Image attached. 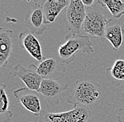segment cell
Instances as JSON below:
<instances>
[{
  "mask_svg": "<svg viewBox=\"0 0 124 122\" xmlns=\"http://www.w3.org/2000/svg\"><path fill=\"white\" fill-rule=\"evenodd\" d=\"M96 2L92 7L86 8V16L83 23L82 33L92 38H104L107 25L111 21L108 18L105 7Z\"/></svg>",
  "mask_w": 124,
  "mask_h": 122,
  "instance_id": "1",
  "label": "cell"
},
{
  "mask_svg": "<svg viewBox=\"0 0 124 122\" xmlns=\"http://www.w3.org/2000/svg\"><path fill=\"white\" fill-rule=\"evenodd\" d=\"M86 54L94 52L93 40L90 36L83 34H70L66 37V42L61 45L58 54L63 64H69L75 60L78 52Z\"/></svg>",
  "mask_w": 124,
  "mask_h": 122,
  "instance_id": "2",
  "label": "cell"
},
{
  "mask_svg": "<svg viewBox=\"0 0 124 122\" xmlns=\"http://www.w3.org/2000/svg\"><path fill=\"white\" fill-rule=\"evenodd\" d=\"M101 98L100 85L88 80H78L73 91L68 98V102L73 107H89L94 105Z\"/></svg>",
  "mask_w": 124,
  "mask_h": 122,
  "instance_id": "3",
  "label": "cell"
},
{
  "mask_svg": "<svg viewBox=\"0 0 124 122\" xmlns=\"http://www.w3.org/2000/svg\"><path fill=\"white\" fill-rule=\"evenodd\" d=\"M90 119L91 111L88 107L78 106L63 112H44L39 122H90Z\"/></svg>",
  "mask_w": 124,
  "mask_h": 122,
  "instance_id": "4",
  "label": "cell"
},
{
  "mask_svg": "<svg viewBox=\"0 0 124 122\" xmlns=\"http://www.w3.org/2000/svg\"><path fill=\"white\" fill-rule=\"evenodd\" d=\"M85 16L86 8L82 0H71L66 13V25L71 34H82Z\"/></svg>",
  "mask_w": 124,
  "mask_h": 122,
  "instance_id": "5",
  "label": "cell"
},
{
  "mask_svg": "<svg viewBox=\"0 0 124 122\" xmlns=\"http://www.w3.org/2000/svg\"><path fill=\"white\" fill-rule=\"evenodd\" d=\"M69 88L67 84L61 83L56 80L48 78L43 79L38 92L49 104L58 105L65 96Z\"/></svg>",
  "mask_w": 124,
  "mask_h": 122,
  "instance_id": "6",
  "label": "cell"
},
{
  "mask_svg": "<svg viewBox=\"0 0 124 122\" xmlns=\"http://www.w3.org/2000/svg\"><path fill=\"white\" fill-rule=\"evenodd\" d=\"M45 1H35L32 7L27 12L25 25L34 35H42L46 29L45 16L43 10Z\"/></svg>",
  "mask_w": 124,
  "mask_h": 122,
  "instance_id": "7",
  "label": "cell"
},
{
  "mask_svg": "<svg viewBox=\"0 0 124 122\" xmlns=\"http://www.w3.org/2000/svg\"><path fill=\"white\" fill-rule=\"evenodd\" d=\"M12 74L19 78L26 85V88L34 91H38L43 81L42 77L38 73V67L32 64L28 67L23 66L21 64L17 65Z\"/></svg>",
  "mask_w": 124,
  "mask_h": 122,
  "instance_id": "8",
  "label": "cell"
},
{
  "mask_svg": "<svg viewBox=\"0 0 124 122\" xmlns=\"http://www.w3.org/2000/svg\"><path fill=\"white\" fill-rule=\"evenodd\" d=\"M14 95L31 113L37 116L42 114V105L38 92L23 87L15 90L14 91Z\"/></svg>",
  "mask_w": 124,
  "mask_h": 122,
  "instance_id": "9",
  "label": "cell"
},
{
  "mask_svg": "<svg viewBox=\"0 0 124 122\" xmlns=\"http://www.w3.org/2000/svg\"><path fill=\"white\" fill-rule=\"evenodd\" d=\"M18 45L22 49H25L37 61L45 60L42 54L41 43L37 37L28 30L21 33L18 36Z\"/></svg>",
  "mask_w": 124,
  "mask_h": 122,
  "instance_id": "10",
  "label": "cell"
},
{
  "mask_svg": "<svg viewBox=\"0 0 124 122\" xmlns=\"http://www.w3.org/2000/svg\"><path fill=\"white\" fill-rule=\"evenodd\" d=\"M13 31L0 28V66L7 65L13 49Z\"/></svg>",
  "mask_w": 124,
  "mask_h": 122,
  "instance_id": "11",
  "label": "cell"
},
{
  "mask_svg": "<svg viewBox=\"0 0 124 122\" xmlns=\"http://www.w3.org/2000/svg\"><path fill=\"white\" fill-rule=\"evenodd\" d=\"M70 1L47 0L45 1L43 10L46 24L54 23L62 11L69 7Z\"/></svg>",
  "mask_w": 124,
  "mask_h": 122,
  "instance_id": "12",
  "label": "cell"
},
{
  "mask_svg": "<svg viewBox=\"0 0 124 122\" xmlns=\"http://www.w3.org/2000/svg\"><path fill=\"white\" fill-rule=\"evenodd\" d=\"M106 77L116 87H124V59H117L106 70Z\"/></svg>",
  "mask_w": 124,
  "mask_h": 122,
  "instance_id": "13",
  "label": "cell"
},
{
  "mask_svg": "<svg viewBox=\"0 0 124 122\" xmlns=\"http://www.w3.org/2000/svg\"><path fill=\"white\" fill-rule=\"evenodd\" d=\"M104 38L108 40L113 46V49L117 52L124 44V36L122 26L119 25H113L107 28Z\"/></svg>",
  "mask_w": 124,
  "mask_h": 122,
  "instance_id": "14",
  "label": "cell"
},
{
  "mask_svg": "<svg viewBox=\"0 0 124 122\" xmlns=\"http://www.w3.org/2000/svg\"><path fill=\"white\" fill-rule=\"evenodd\" d=\"M7 85H0V122H10L13 117V112L8 109L9 99L6 91Z\"/></svg>",
  "mask_w": 124,
  "mask_h": 122,
  "instance_id": "15",
  "label": "cell"
},
{
  "mask_svg": "<svg viewBox=\"0 0 124 122\" xmlns=\"http://www.w3.org/2000/svg\"><path fill=\"white\" fill-rule=\"evenodd\" d=\"M98 1L107 8L111 14L116 19H120L124 16V1H123L99 0Z\"/></svg>",
  "mask_w": 124,
  "mask_h": 122,
  "instance_id": "16",
  "label": "cell"
},
{
  "mask_svg": "<svg viewBox=\"0 0 124 122\" xmlns=\"http://www.w3.org/2000/svg\"><path fill=\"white\" fill-rule=\"evenodd\" d=\"M57 69V62L54 58L45 59L40 62L38 66V73L43 79L48 78V77L52 75Z\"/></svg>",
  "mask_w": 124,
  "mask_h": 122,
  "instance_id": "17",
  "label": "cell"
},
{
  "mask_svg": "<svg viewBox=\"0 0 124 122\" xmlns=\"http://www.w3.org/2000/svg\"><path fill=\"white\" fill-rule=\"evenodd\" d=\"M117 119H118V122H124V107H121L118 110V114H117Z\"/></svg>",
  "mask_w": 124,
  "mask_h": 122,
  "instance_id": "18",
  "label": "cell"
},
{
  "mask_svg": "<svg viewBox=\"0 0 124 122\" xmlns=\"http://www.w3.org/2000/svg\"><path fill=\"white\" fill-rule=\"evenodd\" d=\"M82 2L85 7H87V8H90L92 7L94 4L95 1H94V0H82Z\"/></svg>",
  "mask_w": 124,
  "mask_h": 122,
  "instance_id": "19",
  "label": "cell"
},
{
  "mask_svg": "<svg viewBox=\"0 0 124 122\" xmlns=\"http://www.w3.org/2000/svg\"><path fill=\"white\" fill-rule=\"evenodd\" d=\"M122 28H123V31H124V24L122 25Z\"/></svg>",
  "mask_w": 124,
  "mask_h": 122,
  "instance_id": "20",
  "label": "cell"
}]
</instances>
